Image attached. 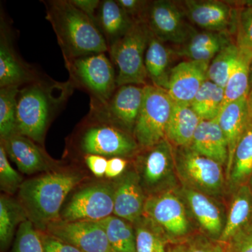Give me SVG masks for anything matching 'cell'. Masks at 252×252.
<instances>
[{"mask_svg": "<svg viewBox=\"0 0 252 252\" xmlns=\"http://www.w3.org/2000/svg\"><path fill=\"white\" fill-rule=\"evenodd\" d=\"M173 106L166 90L152 84L144 86L143 100L132 133L139 147L149 149L165 139Z\"/></svg>", "mask_w": 252, "mask_h": 252, "instance_id": "6", "label": "cell"}, {"mask_svg": "<svg viewBox=\"0 0 252 252\" xmlns=\"http://www.w3.org/2000/svg\"><path fill=\"white\" fill-rule=\"evenodd\" d=\"M74 86L84 89L91 102L104 104L117 89L116 71L104 53L64 61Z\"/></svg>", "mask_w": 252, "mask_h": 252, "instance_id": "5", "label": "cell"}, {"mask_svg": "<svg viewBox=\"0 0 252 252\" xmlns=\"http://www.w3.org/2000/svg\"><path fill=\"white\" fill-rule=\"evenodd\" d=\"M143 96V86H119L105 103L91 101L89 117L115 126L127 133H133Z\"/></svg>", "mask_w": 252, "mask_h": 252, "instance_id": "8", "label": "cell"}, {"mask_svg": "<svg viewBox=\"0 0 252 252\" xmlns=\"http://www.w3.org/2000/svg\"><path fill=\"white\" fill-rule=\"evenodd\" d=\"M185 5L190 21L205 31L228 32L238 16L224 1L189 0Z\"/></svg>", "mask_w": 252, "mask_h": 252, "instance_id": "17", "label": "cell"}, {"mask_svg": "<svg viewBox=\"0 0 252 252\" xmlns=\"http://www.w3.org/2000/svg\"><path fill=\"white\" fill-rule=\"evenodd\" d=\"M114 212V187L91 185L74 193L63 209L61 220L66 221H99Z\"/></svg>", "mask_w": 252, "mask_h": 252, "instance_id": "11", "label": "cell"}, {"mask_svg": "<svg viewBox=\"0 0 252 252\" xmlns=\"http://www.w3.org/2000/svg\"><path fill=\"white\" fill-rule=\"evenodd\" d=\"M20 86L0 88V137L5 140L18 133L16 127L17 96Z\"/></svg>", "mask_w": 252, "mask_h": 252, "instance_id": "34", "label": "cell"}, {"mask_svg": "<svg viewBox=\"0 0 252 252\" xmlns=\"http://www.w3.org/2000/svg\"><path fill=\"white\" fill-rule=\"evenodd\" d=\"M252 175V117L239 141L233 157V166L229 177L231 188L236 190L248 185Z\"/></svg>", "mask_w": 252, "mask_h": 252, "instance_id": "28", "label": "cell"}, {"mask_svg": "<svg viewBox=\"0 0 252 252\" xmlns=\"http://www.w3.org/2000/svg\"><path fill=\"white\" fill-rule=\"evenodd\" d=\"M135 224L136 252H166L169 239L157 225L144 216Z\"/></svg>", "mask_w": 252, "mask_h": 252, "instance_id": "32", "label": "cell"}, {"mask_svg": "<svg viewBox=\"0 0 252 252\" xmlns=\"http://www.w3.org/2000/svg\"><path fill=\"white\" fill-rule=\"evenodd\" d=\"M170 62L171 51L151 32L144 59L146 72L151 84L167 91L172 69Z\"/></svg>", "mask_w": 252, "mask_h": 252, "instance_id": "24", "label": "cell"}, {"mask_svg": "<svg viewBox=\"0 0 252 252\" xmlns=\"http://www.w3.org/2000/svg\"><path fill=\"white\" fill-rule=\"evenodd\" d=\"M210 63L187 61L172 67L167 91L174 103L190 105L195 94L208 80Z\"/></svg>", "mask_w": 252, "mask_h": 252, "instance_id": "15", "label": "cell"}, {"mask_svg": "<svg viewBox=\"0 0 252 252\" xmlns=\"http://www.w3.org/2000/svg\"><path fill=\"white\" fill-rule=\"evenodd\" d=\"M228 32L203 31L195 32L177 54L189 61L211 62L225 46L231 44Z\"/></svg>", "mask_w": 252, "mask_h": 252, "instance_id": "23", "label": "cell"}, {"mask_svg": "<svg viewBox=\"0 0 252 252\" xmlns=\"http://www.w3.org/2000/svg\"><path fill=\"white\" fill-rule=\"evenodd\" d=\"M84 160L89 170L97 177L105 176L106 169L107 166V158L102 156L89 154L84 157Z\"/></svg>", "mask_w": 252, "mask_h": 252, "instance_id": "43", "label": "cell"}, {"mask_svg": "<svg viewBox=\"0 0 252 252\" xmlns=\"http://www.w3.org/2000/svg\"><path fill=\"white\" fill-rule=\"evenodd\" d=\"M70 1L97 26V13L101 1H99V0H70Z\"/></svg>", "mask_w": 252, "mask_h": 252, "instance_id": "44", "label": "cell"}, {"mask_svg": "<svg viewBox=\"0 0 252 252\" xmlns=\"http://www.w3.org/2000/svg\"><path fill=\"white\" fill-rule=\"evenodd\" d=\"M44 3L46 20L54 29L64 61L109 51L99 28L70 0Z\"/></svg>", "mask_w": 252, "mask_h": 252, "instance_id": "1", "label": "cell"}, {"mask_svg": "<svg viewBox=\"0 0 252 252\" xmlns=\"http://www.w3.org/2000/svg\"><path fill=\"white\" fill-rule=\"evenodd\" d=\"M240 49L236 44L225 46L210 62L208 80L224 89L238 61Z\"/></svg>", "mask_w": 252, "mask_h": 252, "instance_id": "35", "label": "cell"}, {"mask_svg": "<svg viewBox=\"0 0 252 252\" xmlns=\"http://www.w3.org/2000/svg\"><path fill=\"white\" fill-rule=\"evenodd\" d=\"M73 87L70 81L59 83L36 79L19 89L16 112L18 133L41 143L51 118L70 95Z\"/></svg>", "mask_w": 252, "mask_h": 252, "instance_id": "3", "label": "cell"}, {"mask_svg": "<svg viewBox=\"0 0 252 252\" xmlns=\"http://www.w3.org/2000/svg\"><path fill=\"white\" fill-rule=\"evenodd\" d=\"M189 147L222 166L227 165L228 144L217 118L213 120L200 122Z\"/></svg>", "mask_w": 252, "mask_h": 252, "instance_id": "22", "label": "cell"}, {"mask_svg": "<svg viewBox=\"0 0 252 252\" xmlns=\"http://www.w3.org/2000/svg\"><path fill=\"white\" fill-rule=\"evenodd\" d=\"M252 64L251 53L240 49L238 61L224 89L223 107L230 102L248 97Z\"/></svg>", "mask_w": 252, "mask_h": 252, "instance_id": "29", "label": "cell"}, {"mask_svg": "<svg viewBox=\"0 0 252 252\" xmlns=\"http://www.w3.org/2000/svg\"><path fill=\"white\" fill-rule=\"evenodd\" d=\"M99 222L105 230L112 252H137L135 228L130 222L112 215Z\"/></svg>", "mask_w": 252, "mask_h": 252, "instance_id": "30", "label": "cell"}, {"mask_svg": "<svg viewBox=\"0 0 252 252\" xmlns=\"http://www.w3.org/2000/svg\"><path fill=\"white\" fill-rule=\"evenodd\" d=\"M250 118L248 97L225 104L217 118L228 144V159L225 172L228 180L233 166L235 149L246 129Z\"/></svg>", "mask_w": 252, "mask_h": 252, "instance_id": "18", "label": "cell"}, {"mask_svg": "<svg viewBox=\"0 0 252 252\" xmlns=\"http://www.w3.org/2000/svg\"><path fill=\"white\" fill-rule=\"evenodd\" d=\"M147 197L139 175L130 171L121 176L114 186V216L135 223L144 215Z\"/></svg>", "mask_w": 252, "mask_h": 252, "instance_id": "16", "label": "cell"}, {"mask_svg": "<svg viewBox=\"0 0 252 252\" xmlns=\"http://www.w3.org/2000/svg\"><path fill=\"white\" fill-rule=\"evenodd\" d=\"M144 215L157 225L170 240H182L190 230L185 204L171 190L147 197Z\"/></svg>", "mask_w": 252, "mask_h": 252, "instance_id": "10", "label": "cell"}, {"mask_svg": "<svg viewBox=\"0 0 252 252\" xmlns=\"http://www.w3.org/2000/svg\"><path fill=\"white\" fill-rule=\"evenodd\" d=\"M252 217V192L248 185L235 190L220 241L225 243Z\"/></svg>", "mask_w": 252, "mask_h": 252, "instance_id": "27", "label": "cell"}, {"mask_svg": "<svg viewBox=\"0 0 252 252\" xmlns=\"http://www.w3.org/2000/svg\"><path fill=\"white\" fill-rule=\"evenodd\" d=\"M23 177L13 168L8 160L7 154L0 144V185L6 193H14L23 184Z\"/></svg>", "mask_w": 252, "mask_h": 252, "instance_id": "39", "label": "cell"}, {"mask_svg": "<svg viewBox=\"0 0 252 252\" xmlns=\"http://www.w3.org/2000/svg\"><path fill=\"white\" fill-rule=\"evenodd\" d=\"M182 193L190 211L207 236L220 240L225 225L220 207L210 195L198 190L184 187Z\"/></svg>", "mask_w": 252, "mask_h": 252, "instance_id": "21", "label": "cell"}, {"mask_svg": "<svg viewBox=\"0 0 252 252\" xmlns=\"http://www.w3.org/2000/svg\"><path fill=\"white\" fill-rule=\"evenodd\" d=\"M145 22L159 39L177 45H183L195 32L186 21L183 11L167 0L150 1Z\"/></svg>", "mask_w": 252, "mask_h": 252, "instance_id": "13", "label": "cell"}, {"mask_svg": "<svg viewBox=\"0 0 252 252\" xmlns=\"http://www.w3.org/2000/svg\"><path fill=\"white\" fill-rule=\"evenodd\" d=\"M90 125L81 132L79 140L81 152L105 158L129 157L139 148L133 136L115 126L89 117Z\"/></svg>", "mask_w": 252, "mask_h": 252, "instance_id": "9", "label": "cell"}, {"mask_svg": "<svg viewBox=\"0 0 252 252\" xmlns=\"http://www.w3.org/2000/svg\"><path fill=\"white\" fill-rule=\"evenodd\" d=\"M236 45L252 54V3L240 10L236 21Z\"/></svg>", "mask_w": 252, "mask_h": 252, "instance_id": "38", "label": "cell"}, {"mask_svg": "<svg viewBox=\"0 0 252 252\" xmlns=\"http://www.w3.org/2000/svg\"><path fill=\"white\" fill-rule=\"evenodd\" d=\"M225 244V252H252V217Z\"/></svg>", "mask_w": 252, "mask_h": 252, "instance_id": "40", "label": "cell"}, {"mask_svg": "<svg viewBox=\"0 0 252 252\" xmlns=\"http://www.w3.org/2000/svg\"><path fill=\"white\" fill-rule=\"evenodd\" d=\"M137 158L141 185L150 195L164 191L171 181L175 167V152L166 138L154 147L144 149Z\"/></svg>", "mask_w": 252, "mask_h": 252, "instance_id": "12", "label": "cell"}, {"mask_svg": "<svg viewBox=\"0 0 252 252\" xmlns=\"http://www.w3.org/2000/svg\"><path fill=\"white\" fill-rule=\"evenodd\" d=\"M127 162L125 158H109L107 160L105 177L109 179L117 178L123 175L127 167Z\"/></svg>", "mask_w": 252, "mask_h": 252, "instance_id": "45", "label": "cell"}, {"mask_svg": "<svg viewBox=\"0 0 252 252\" xmlns=\"http://www.w3.org/2000/svg\"><path fill=\"white\" fill-rule=\"evenodd\" d=\"M28 220L27 215L21 203L6 195H1L0 243L1 249L6 248L11 243L16 226Z\"/></svg>", "mask_w": 252, "mask_h": 252, "instance_id": "33", "label": "cell"}, {"mask_svg": "<svg viewBox=\"0 0 252 252\" xmlns=\"http://www.w3.org/2000/svg\"><path fill=\"white\" fill-rule=\"evenodd\" d=\"M13 252H45L40 231L29 220L20 224Z\"/></svg>", "mask_w": 252, "mask_h": 252, "instance_id": "37", "label": "cell"}, {"mask_svg": "<svg viewBox=\"0 0 252 252\" xmlns=\"http://www.w3.org/2000/svg\"><path fill=\"white\" fill-rule=\"evenodd\" d=\"M40 234L45 252H82L70 244L46 232L40 231Z\"/></svg>", "mask_w": 252, "mask_h": 252, "instance_id": "42", "label": "cell"}, {"mask_svg": "<svg viewBox=\"0 0 252 252\" xmlns=\"http://www.w3.org/2000/svg\"><path fill=\"white\" fill-rule=\"evenodd\" d=\"M0 28V88L21 86L36 80L32 71L15 52L9 29L6 27L2 18Z\"/></svg>", "mask_w": 252, "mask_h": 252, "instance_id": "20", "label": "cell"}, {"mask_svg": "<svg viewBox=\"0 0 252 252\" xmlns=\"http://www.w3.org/2000/svg\"><path fill=\"white\" fill-rule=\"evenodd\" d=\"M177 149L175 167L185 187L210 196L219 195L224 185L222 165L189 147Z\"/></svg>", "mask_w": 252, "mask_h": 252, "instance_id": "7", "label": "cell"}, {"mask_svg": "<svg viewBox=\"0 0 252 252\" xmlns=\"http://www.w3.org/2000/svg\"><path fill=\"white\" fill-rule=\"evenodd\" d=\"M225 244L220 240L196 235L179 240L167 249L166 252H225Z\"/></svg>", "mask_w": 252, "mask_h": 252, "instance_id": "36", "label": "cell"}, {"mask_svg": "<svg viewBox=\"0 0 252 252\" xmlns=\"http://www.w3.org/2000/svg\"><path fill=\"white\" fill-rule=\"evenodd\" d=\"M8 158L16 164L18 170L26 175H32L49 170L48 158L35 142L29 137L16 133L1 140Z\"/></svg>", "mask_w": 252, "mask_h": 252, "instance_id": "19", "label": "cell"}, {"mask_svg": "<svg viewBox=\"0 0 252 252\" xmlns=\"http://www.w3.org/2000/svg\"><path fill=\"white\" fill-rule=\"evenodd\" d=\"M44 232L82 252H112L105 230L99 221L60 220L48 225Z\"/></svg>", "mask_w": 252, "mask_h": 252, "instance_id": "14", "label": "cell"}, {"mask_svg": "<svg viewBox=\"0 0 252 252\" xmlns=\"http://www.w3.org/2000/svg\"><path fill=\"white\" fill-rule=\"evenodd\" d=\"M134 21L114 0L101 1L97 10V24L108 46L122 38Z\"/></svg>", "mask_w": 252, "mask_h": 252, "instance_id": "25", "label": "cell"}, {"mask_svg": "<svg viewBox=\"0 0 252 252\" xmlns=\"http://www.w3.org/2000/svg\"><path fill=\"white\" fill-rule=\"evenodd\" d=\"M151 31L144 21H135L130 29L109 47L116 72L117 85H147L144 59Z\"/></svg>", "mask_w": 252, "mask_h": 252, "instance_id": "4", "label": "cell"}, {"mask_svg": "<svg viewBox=\"0 0 252 252\" xmlns=\"http://www.w3.org/2000/svg\"><path fill=\"white\" fill-rule=\"evenodd\" d=\"M248 185V187H250V190H251V191L252 192V175L251 177H250V180H249Z\"/></svg>", "mask_w": 252, "mask_h": 252, "instance_id": "47", "label": "cell"}, {"mask_svg": "<svg viewBox=\"0 0 252 252\" xmlns=\"http://www.w3.org/2000/svg\"><path fill=\"white\" fill-rule=\"evenodd\" d=\"M84 178L77 172L57 171L23 182L18 193L20 203L36 229L46 231L48 225L61 220L64 200Z\"/></svg>", "mask_w": 252, "mask_h": 252, "instance_id": "2", "label": "cell"}, {"mask_svg": "<svg viewBox=\"0 0 252 252\" xmlns=\"http://www.w3.org/2000/svg\"><path fill=\"white\" fill-rule=\"evenodd\" d=\"M223 101L224 89L207 80L195 94L190 107L201 120H213L220 114Z\"/></svg>", "mask_w": 252, "mask_h": 252, "instance_id": "31", "label": "cell"}, {"mask_svg": "<svg viewBox=\"0 0 252 252\" xmlns=\"http://www.w3.org/2000/svg\"><path fill=\"white\" fill-rule=\"evenodd\" d=\"M248 102L250 116L252 117V78L251 83H250V91H249V94L248 95Z\"/></svg>", "mask_w": 252, "mask_h": 252, "instance_id": "46", "label": "cell"}, {"mask_svg": "<svg viewBox=\"0 0 252 252\" xmlns=\"http://www.w3.org/2000/svg\"><path fill=\"white\" fill-rule=\"evenodd\" d=\"M201 121L190 106L174 103L165 138L176 148L189 147Z\"/></svg>", "mask_w": 252, "mask_h": 252, "instance_id": "26", "label": "cell"}, {"mask_svg": "<svg viewBox=\"0 0 252 252\" xmlns=\"http://www.w3.org/2000/svg\"><path fill=\"white\" fill-rule=\"evenodd\" d=\"M119 6L134 21H145L150 1L142 0H116Z\"/></svg>", "mask_w": 252, "mask_h": 252, "instance_id": "41", "label": "cell"}]
</instances>
